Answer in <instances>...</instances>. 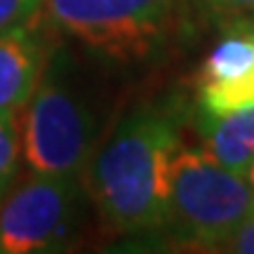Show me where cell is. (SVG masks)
Returning a JSON list of instances; mask_svg holds the SVG:
<instances>
[{
  "label": "cell",
  "instance_id": "cell-1",
  "mask_svg": "<svg viewBox=\"0 0 254 254\" xmlns=\"http://www.w3.org/2000/svg\"><path fill=\"white\" fill-rule=\"evenodd\" d=\"M179 118L172 106H136L101 139L80 172L90 205L113 233L165 228L170 163L182 146Z\"/></svg>",
  "mask_w": 254,
  "mask_h": 254
},
{
  "label": "cell",
  "instance_id": "cell-2",
  "mask_svg": "<svg viewBox=\"0 0 254 254\" xmlns=\"http://www.w3.org/2000/svg\"><path fill=\"white\" fill-rule=\"evenodd\" d=\"M17 118L21 160L31 174L80 177L101 141V116L68 47H52L38 87Z\"/></svg>",
  "mask_w": 254,
  "mask_h": 254
},
{
  "label": "cell",
  "instance_id": "cell-3",
  "mask_svg": "<svg viewBox=\"0 0 254 254\" xmlns=\"http://www.w3.org/2000/svg\"><path fill=\"white\" fill-rule=\"evenodd\" d=\"M254 214V186L202 148L179 146L170 163L167 233L182 245L217 250Z\"/></svg>",
  "mask_w": 254,
  "mask_h": 254
},
{
  "label": "cell",
  "instance_id": "cell-4",
  "mask_svg": "<svg viewBox=\"0 0 254 254\" xmlns=\"http://www.w3.org/2000/svg\"><path fill=\"white\" fill-rule=\"evenodd\" d=\"M50 26L109 62H141L160 50L177 0H43Z\"/></svg>",
  "mask_w": 254,
  "mask_h": 254
},
{
  "label": "cell",
  "instance_id": "cell-5",
  "mask_svg": "<svg viewBox=\"0 0 254 254\" xmlns=\"http://www.w3.org/2000/svg\"><path fill=\"white\" fill-rule=\"evenodd\" d=\"M90 198L80 177L31 174L0 200V254L66 252L78 245Z\"/></svg>",
  "mask_w": 254,
  "mask_h": 254
},
{
  "label": "cell",
  "instance_id": "cell-6",
  "mask_svg": "<svg viewBox=\"0 0 254 254\" xmlns=\"http://www.w3.org/2000/svg\"><path fill=\"white\" fill-rule=\"evenodd\" d=\"M198 109L233 113L254 106V36L245 19L226 26L217 45L198 68Z\"/></svg>",
  "mask_w": 254,
  "mask_h": 254
},
{
  "label": "cell",
  "instance_id": "cell-7",
  "mask_svg": "<svg viewBox=\"0 0 254 254\" xmlns=\"http://www.w3.org/2000/svg\"><path fill=\"white\" fill-rule=\"evenodd\" d=\"M50 21L40 14L0 33V113L19 116L31 99L52 52L47 38Z\"/></svg>",
  "mask_w": 254,
  "mask_h": 254
},
{
  "label": "cell",
  "instance_id": "cell-8",
  "mask_svg": "<svg viewBox=\"0 0 254 254\" xmlns=\"http://www.w3.org/2000/svg\"><path fill=\"white\" fill-rule=\"evenodd\" d=\"M195 132L202 151L224 167L247 177L254 165V106L233 113H209L195 109Z\"/></svg>",
  "mask_w": 254,
  "mask_h": 254
},
{
  "label": "cell",
  "instance_id": "cell-9",
  "mask_svg": "<svg viewBox=\"0 0 254 254\" xmlns=\"http://www.w3.org/2000/svg\"><path fill=\"white\" fill-rule=\"evenodd\" d=\"M21 165V136L19 118L12 113H0V200L14 186Z\"/></svg>",
  "mask_w": 254,
  "mask_h": 254
},
{
  "label": "cell",
  "instance_id": "cell-10",
  "mask_svg": "<svg viewBox=\"0 0 254 254\" xmlns=\"http://www.w3.org/2000/svg\"><path fill=\"white\" fill-rule=\"evenodd\" d=\"M43 14V0H0V33Z\"/></svg>",
  "mask_w": 254,
  "mask_h": 254
},
{
  "label": "cell",
  "instance_id": "cell-11",
  "mask_svg": "<svg viewBox=\"0 0 254 254\" xmlns=\"http://www.w3.org/2000/svg\"><path fill=\"white\" fill-rule=\"evenodd\" d=\"M219 252L254 254V214L250 219H245V221H243V224L233 231V236H231L224 245L219 247Z\"/></svg>",
  "mask_w": 254,
  "mask_h": 254
},
{
  "label": "cell",
  "instance_id": "cell-12",
  "mask_svg": "<svg viewBox=\"0 0 254 254\" xmlns=\"http://www.w3.org/2000/svg\"><path fill=\"white\" fill-rule=\"evenodd\" d=\"M217 14L226 17H247L254 12V0H205Z\"/></svg>",
  "mask_w": 254,
  "mask_h": 254
},
{
  "label": "cell",
  "instance_id": "cell-13",
  "mask_svg": "<svg viewBox=\"0 0 254 254\" xmlns=\"http://www.w3.org/2000/svg\"><path fill=\"white\" fill-rule=\"evenodd\" d=\"M245 19V24H247V28H250V33L254 36V19H250V17H243Z\"/></svg>",
  "mask_w": 254,
  "mask_h": 254
},
{
  "label": "cell",
  "instance_id": "cell-14",
  "mask_svg": "<svg viewBox=\"0 0 254 254\" xmlns=\"http://www.w3.org/2000/svg\"><path fill=\"white\" fill-rule=\"evenodd\" d=\"M247 179H250V182L254 184V165H252V167H250V174H247Z\"/></svg>",
  "mask_w": 254,
  "mask_h": 254
},
{
  "label": "cell",
  "instance_id": "cell-15",
  "mask_svg": "<svg viewBox=\"0 0 254 254\" xmlns=\"http://www.w3.org/2000/svg\"><path fill=\"white\" fill-rule=\"evenodd\" d=\"M252 186H254V184H252Z\"/></svg>",
  "mask_w": 254,
  "mask_h": 254
}]
</instances>
